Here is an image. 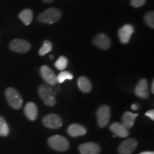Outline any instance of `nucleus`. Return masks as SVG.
Returning <instances> with one entry per match:
<instances>
[{
    "label": "nucleus",
    "instance_id": "1",
    "mask_svg": "<svg viewBox=\"0 0 154 154\" xmlns=\"http://www.w3.org/2000/svg\"><path fill=\"white\" fill-rule=\"evenodd\" d=\"M61 11L57 8H49L38 15V21L43 24H51L57 22L61 18Z\"/></svg>",
    "mask_w": 154,
    "mask_h": 154
},
{
    "label": "nucleus",
    "instance_id": "2",
    "mask_svg": "<svg viewBox=\"0 0 154 154\" xmlns=\"http://www.w3.org/2000/svg\"><path fill=\"white\" fill-rule=\"evenodd\" d=\"M40 98L46 105L54 106L56 104V92L49 85L42 84L38 89Z\"/></svg>",
    "mask_w": 154,
    "mask_h": 154
},
{
    "label": "nucleus",
    "instance_id": "3",
    "mask_svg": "<svg viewBox=\"0 0 154 154\" xmlns=\"http://www.w3.org/2000/svg\"><path fill=\"white\" fill-rule=\"evenodd\" d=\"M48 143L51 149L60 152L67 151L70 146L69 140L60 135L51 136L48 139Z\"/></svg>",
    "mask_w": 154,
    "mask_h": 154
},
{
    "label": "nucleus",
    "instance_id": "4",
    "mask_svg": "<svg viewBox=\"0 0 154 154\" xmlns=\"http://www.w3.org/2000/svg\"><path fill=\"white\" fill-rule=\"evenodd\" d=\"M5 96L9 104L13 109H19L22 107L23 103L22 96L15 88L11 87L7 88L5 91Z\"/></svg>",
    "mask_w": 154,
    "mask_h": 154
},
{
    "label": "nucleus",
    "instance_id": "5",
    "mask_svg": "<svg viewBox=\"0 0 154 154\" xmlns=\"http://www.w3.org/2000/svg\"><path fill=\"white\" fill-rule=\"evenodd\" d=\"M9 49L14 52L26 53L31 49V44L22 38H14L9 43Z\"/></svg>",
    "mask_w": 154,
    "mask_h": 154
},
{
    "label": "nucleus",
    "instance_id": "6",
    "mask_svg": "<svg viewBox=\"0 0 154 154\" xmlns=\"http://www.w3.org/2000/svg\"><path fill=\"white\" fill-rule=\"evenodd\" d=\"M97 121L100 128H103L109 124L111 117L110 108L108 106L103 105L98 109L97 113Z\"/></svg>",
    "mask_w": 154,
    "mask_h": 154
},
{
    "label": "nucleus",
    "instance_id": "7",
    "mask_svg": "<svg viewBox=\"0 0 154 154\" xmlns=\"http://www.w3.org/2000/svg\"><path fill=\"white\" fill-rule=\"evenodd\" d=\"M42 122L44 126L51 129H57L62 126V120L59 115L50 113L44 117Z\"/></svg>",
    "mask_w": 154,
    "mask_h": 154
},
{
    "label": "nucleus",
    "instance_id": "8",
    "mask_svg": "<svg viewBox=\"0 0 154 154\" xmlns=\"http://www.w3.org/2000/svg\"><path fill=\"white\" fill-rule=\"evenodd\" d=\"M138 145L137 140L134 138H128L121 142L119 146V154H131L136 149Z\"/></svg>",
    "mask_w": 154,
    "mask_h": 154
},
{
    "label": "nucleus",
    "instance_id": "9",
    "mask_svg": "<svg viewBox=\"0 0 154 154\" xmlns=\"http://www.w3.org/2000/svg\"><path fill=\"white\" fill-rule=\"evenodd\" d=\"M134 30V26L131 24H125L121 26L118 31V36L121 43L124 44L128 43Z\"/></svg>",
    "mask_w": 154,
    "mask_h": 154
},
{
    "label": "nucleus",
    "instance_id": "10",
    "mask_svg": "<svg viewBox=\"0 0 154 154\" xmlns=\"http://www.w3.org/2000/svg\"><path fill=\"white\" fill-rule=\"evenodd\" d=\"M42 77L49 85L55 86L57 83V76L54 72L47 65H44L40 69Z\"/></svg>",
    "mask_w": 154,
    "mask_h": 154
},
{
    "label": "nucleus",
    "instance_id": "11",
    "mask_svg": "<svg viewBox=\"0 0 154 154\" xmlns=\"http://www.w3.org/2000/svg\"><path fill=\"white\" fill-rule=\"evenodd\" d=\"M93 43L95 46L99 47V49L103 50H107L110 48L111 42L110 38L106 34L103 33L98 34L93 38Z\"/></svg>",
    "mask_w": 154,
    "mask_h": 154
},
{
    "label": "nucleus",
    "instance_id": "12",
    "mask_svg": "<svg viewBox=\"0 0 154 154\" xmlns=\"http://www.w3.org/2000/svg\"><path fill=\"white\" fill-rule=\"evenodd\" d=\"M134 92L138 97L141 99H147L149 97V86H148V82L146 79H141L138 82L134 89Z\"/></svg>",
    "mask_w": 154,
    "mask_h": 154
},
{
    "label": "nucleus",
    "instance_id": "13",
    "mask_svg": "<svg viewBox=\"0 0 154 154\" xmlns=\"http://www.w3.org/2000/svg\"><path fill=\"white\" fill-rule=\"evenodd\" d=\"M79 150L81 154H99L101 147L96 143L88 142L81 144L79 146Z\"/></svg>",
    "mask_w": 154,
    "mask_h": 154
},
{
    "label": "nucleus",
    "instance_id": "14",
    "mask_svg": "<svg viewBox=\"0 0 154 154\" xmlns=\"http://www.w3.org/2000/svg\"><path fill=\"white\" fill-rule=\"evenodd\" d=\"M110 130L116 136L120 138H126L129 135V131L121 123L116 122L110 126Z\"/></svg>",
    "mask_w": 154,
    "mask_h": 154
},
{
    "label": "nucleus",
    "instance_id": "15",
    "mask_svg": "<svg viewBox=\"0 0 154 154\" xmlns=\"http://www.w3.org/2000/svg\"><path fill=\"white\" fill-rule=\"evenodd\" d=\"M67 132L72 137H78L85 135L86 134V129L85 127L82 125L74 124L68 127Z\"/></svg>",
    "mask_w": 154,
    "mask_h": 154
},
{
    "label": "nucleus",
    "instance_id": "16",
    "mask_svg": "<svg viewBox=\"0 0 154 154\" xmlns=\"http://www.w3.org/2000/svg\"><path fill=\"white\" fill-rule=\"evenodd\" d=\"M24 113L30 121L36 120L38 115L37 106L33 102H28L24 107Z\"/></svg>",
    "mask_w": 154,
    "mask_h": 154
},
{
    "label": "nucleus",
    "instance_id": "17",
    "mask_svg": "<svg viewBox=\"0 0 154 154\" xmlns=\"http://www.w3.org/2000/svg\"><path fill=\"white\" fill-rule=\"evenodd\" d=\"M138 116V113H133L129 111H126L122 116V124L126 128H131L134 126L136 118Z\"/></svg>",
    "mask_w": 154,
    "mask_h": 154
},
{
    "label": "nucleus",
    "instance_id": "18",
    "mask_svg": "<svg viewBox=\"0 0 154 154\" xmlns=\"http://www.w3.org/2000/svg\"><path fill=\"white\" fill-rule=\"evenodd\" d=\"M79 89L84 93H89L92 89V84L90 80L86 76H81L77 82Z\"/></svg>",
    "mask_w": 154,
    "mask_h": 154
},
{
    "label": "nucleus",
    "instance_id": "19",
    "mask_svg": "<svg viewBox=\"0 0 154 154\" xmlns=\"http://www.w3.org/2000/svg\"><path fill=\"white\" fill-rule=\"evenodd\" d=\"M19 18L25 25H29L33 20V12L29 9H25L19 13Z\"/></svg>",
    "mask_w": 154,
    "mask_h": 154
},
{
    "label": "nucleus",
    "instance_id": "20",
    "mask_svg": "<svg viewBox=\"0 0 154 154\" xmlns=\"http://www.w3.org/2000/svg\"><path fill=\"white\" fill-rule=\"evenodd\" d=\"M52 47V43L51 42L49 41V40H45V41H44L42 47L40 48L39 51H38V54L42 56V57L46 55L51 51Z\"/></svg>",
    "mask_w": 154,
    "mask_h": 154
},
{
    "label": "nucleus",
    "instance_id": "21",
    "mask_svg": "<svg viewBox=\"0 0 154 154\" xmlns=\"http://www.w3.org/2000/svg\"><path fill=\"white\" fill-rule=\"evenodd\" d=\"M9 134L8 124L3 116H0V136H7Z\"/></svg>",
    "mask_w": 154,
    "mask_h": 154
},
{
    "label": "nucleus",
    "instance_id": "22",
    "mask_svg": "<svg viewBox=\"0 0 154 154\" xmlns=\"http://www.w3.org/2000/svg\"><path fill=\"white\" fill-rule=\"evenodd\" d=\"M67 64H68V59L63 56H61L54 63L56 68L60 71H63V69H66Z\"/></svg>",
    "mask_w": 154,
    "mask_h": 154
},
{
    "label": "nucleus",
    "instance_id": "23",
    "mask_svg": "<svg viewBox=\"0 0 154 154\" xmlns=\"http://www.w3.org/2000/svg\"><path fill=\"white\" fill-rule=\"evenodd\" d=\"M73 74L69 72H61L57 76V82L59 84H62L66 80H72L73 79Z\"/></svg>",
    "mask_w": 154,
    "mask_h": 154
},
{
    "label": "nucleus",
    "instance_id": "24",
    "mask_svg": "<svg viewBox=\"0 0 154 154\" xmlns=\"http://www.w3.org/2000/svg\"><path fill=\"white\" fill-rule=\"evenodd\" d=\"M144 22L150 28H154V12L153 11H150L144 15Z\"/></svg>",
    "mask_w": 154,
    "mask_h": 154
},
{
    "label": "nucleus",
    "instance_id": "25",
    "mask_svg": "<svg viewBox=\"0 0 154 154\" xmlns=\"http://www.w3.org/2000/svg\"><path fill=\"white\" fill-rule=\"evenodd\" d=\"M146 2V0H131V5L132 7L138 8V7H140L144 5Z\"/></svg>",
    "mask_w": 154,
    "mask_h": 154
},
{
    "label": "nucleus",
    "instance_id": "26",
    "mask_svg": "<svg viewBox=\"0 0 154 154\" xmlns=\"http://www.w3.org/2000/svg\"><path fill=\"white\" fill-rule=\"evenodd\" d=\"M146 116H149L152 121L154 120V110H149L145 113Z\"/></svg>",
    "mask_w": 154,
    "mask_h": 154
},
{
    "label": "nucleus",
    "instance_id": "27",
    "mask_svg": "<svg viewBox=\"0 0 154 154\" xmlns=\"http://www.w3.org/2000/svg\"><path fill=\"white\" fill-rule=\"evenodd\" d=\"M151 89V93L152 94H154V80L152 81Z\"/></svg>",
    "mask_w": 154,
    "mask_h": 154
},
{
    "label": "nucleus",
    "instance_id": "28",
    "mask_svg": "<svg viewBox=\"0 0 154 154\" xmlns=\"http://www.w3.org/2000/svg\"><path fill=\"white\" fill-rule=\"evenodd\" d=\"M139 154H154V153H153V151H144Z\"/></svg>",
    "mask_w": 154,
    "mask_h": 154
},
{
    "label": "nucleus",
    "instance_id": "29",
    "mask_svg": "<svg viewBox=\"0 0 154 154\" xmlns=\"http://www.w3.org/2000/svg\"><path fill=\"white\" fill-rule=\"evenodd\" d=\"M131 109H133V110H137L138 109V106L136 105V104H132V106H131Z\"/></svg>",
    "mask_w": 154,
    "mask_h": 154
},
{
    "label": "nucleus",
    "instance_id": "30",
    "mask_svg": "<svg viewBox=\"0 0 154 154\" xmlns=\"http://www.w3.org/2000/svg\"><path fill=\"white\" fill-rule=\"evenodd\" d=\"M42 1L45 3H51V2H53L54 1H55V0H42Z\"/></svg>",
    "mask_w": 154,
    "mask_h": 154
},
{
    "label": "nucleus",
    "instance_id": "31",
    "mask_svg": "<svg viewBox=\"0 0 154 154\" xmlns=\"http://www.w3.org/2000/svg\"><path fill=\"white\" fill-rule=\"evenodd\" d=\"M53 58H54L53 55H51V56H50V59H53Z\"/></svg>",
    "mask_w": 154,
    "mask_h": 154
}]
</instances>
